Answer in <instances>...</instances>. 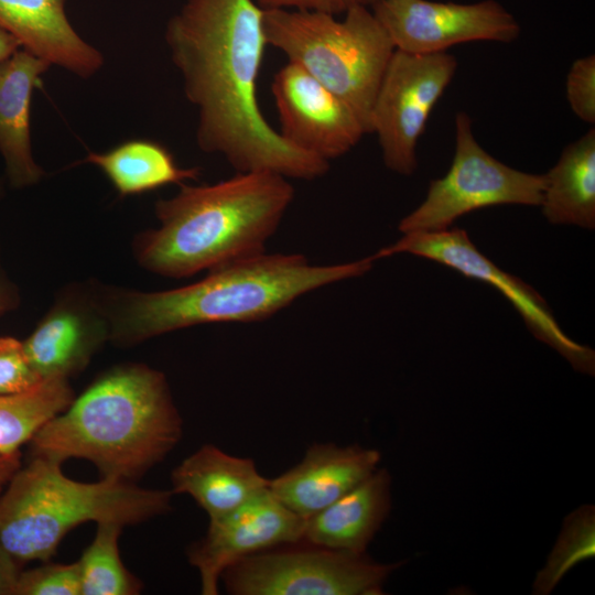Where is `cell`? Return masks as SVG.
I'll return each instance as SVG.
<instances>
[{"label":"cell","instance_id":"cell-1","mask_svg":"<svg viewBox=\"0 0 595 595\" xmlns=\"http://www.w3.org/2000/svg\"><path fill=\"white\" fill-rule=\"evenodd\" d=\"M255 0H187L165 30L184 94L197 110L196 142L236 172L268 171L313 181L329 162L304 152L272 128L258 104L267 44Z\"/></svg>","mask_w":595,"mask_h":595},{"label":"cell","instance_id":"cell-2","mask_svg":"<svg viewBox=\"0 0 595 595\" xmlns=\"http://www.w3.org/2000/svg\"><path fill=\"white\" fill-rule=\"evenodd\" d=\"M376 259L312 264L301 253H267L208 271L202 280L158 292L99 290L109 340L131 346L176 329L208 323L258 322L300 296L369 272Z\"/></svg>","mask_w":595,"mask_h":595},{"label":"cell","instance_id":"cell-3","mask_svg":"<svg viewBox=\"0 0 595 595\" xmlns=\"http://www.w3.org/2000/svg\"><path fill=\"white\" fill-rule=\"evenodd\" d=\"M183 434L165 376L142 364L98 377L30 440L31 456L93 463L102 478L136 483Z\"/></svg>","mask_w":595,"mask_h":595},{"label":"cell","instance_id":"cell-4","mask_svg":"<svg viewBox=\"0 0 595 595\" xmlns=\"http://www.w3.org/2000/svg\"><path fill=\"white\" fill-rule=\"evenodd\" d=\"M294 195L289 178L268 171L181 183L173 197L156 202L160 226L137 237V260L156 274L186 278L262 253Z\"/></svg>","mask_w":595,"mask_h":595},{"label":"cell","instance_id":"cell-5","mask_svg":"<svg viewBox=\"0 0 595 595\" xmlns=\"http://www.w3.org/2000/svg\"><path fill=\"white\" fill-rule=\"evenodd\" d=\"M172 495L126 480H73L64 475L62 463L31 456L0 494V543L20 563L47 562L77 526L138 524L169 512Z\"/></svg>","mask_w":595,"mask_h":595},{"label":"cell","instance_id":"cell-6","mask_svg":"<svg viewBox=\"0 0 595 595\" xmlns=\"http://www.w3.org/2000/svg\"><path fill=\"white\" fill-rule=\"evenodd\" d=\"M264 10V9H263ZM267 44L345 100L370 133L372 105L396 47L370 8L338 15L267 9Z\"/></svg>","mask_w":595,"mask_h":595},{"label":"cell","instance_id":"cell-7","mask_svg":"<svg viewBox=\"0 0 595 595\" xmlns=\"http://www.w3.org/2000/svg\"><path fill=\"white\" fill-rule=\"evenodd\" d=\"M300 542L236 561L221 575L226 591L234 595H379L388 576L403 563H377L366 552Z\"/></svg>","mask_w":595,"mask_h":595},{"label":"cell","instance_id":"cell-8","mask_svg":"<svg viewBox=\"0 0 595 595\" xmlns=\"http://www.w3.org/2000/svg\"><path fill=\"white\" fill-rule=\"evenodd\" d=\"M472 128L469 115L458 111L451 167L430 182L424 201L400 220L401 234L448 229L462 216L496 205L540 206L543 174L500 162L478 143Z\"/></svg>","mask_w":595,"mask_h":595},{"label":"cell","instance_id":"cell-9","mask_svg":"<svg viewBox=\"0 0 595 595\" xmlns=\"http://www.w3.org/2000/svg\"><path fill=\"white\" fill-rule=\"evenodd\" d=\"M457 69L454 55L410 54L396 50L370 115L385 165L400 175L418 167L416 147L429 117Z\"/></svg>","mask_w":595,"mask_h":595},{"label":"cell","instance_id":"cell-10","mask_svg":"<svg viewBox=\"0 0 595 595\" xmlns=\"http://www.w3.org/2000/svg\"><path fill=\"white\" fill-rule=\"evenodd\" d=\"M402 235L396 242L374 253L375 259L410 253L495 286L518 311L537 339L561 354L575 370L594 375V350L571 339L555 321L545 300L532 286L501 270L483 255L464 229L448 228Z\"/></svg>","mask_w":595,"mask_h":595},{"label":"cell","instance_id":"cell-11","mask_svg":"<svg viewBox=\"0 0 595 595\" xmlns=\"http://www.w3.org/2000/svg\"><path fill=\"white\" fill-rule=\"evenodd\" d=\"M370 9L396 50L410 54L445 53L478 41L511 43L521 32L517 19L496 0H378Z\"/></svg>","mask_w":595,"mask_h":595},{"label":"cell","instance_id":"cell-12","mask_svg":"<svg viewBox=\"0 0 595 595\" xmlns=\"http://www.w3.org/2000/svg\"><path fill=\"white\" fill-rule=\"evenodd\" d=\"M272 95L280 134L324 161L340 158L367 130L355 110L305 69L289 62L274 75Z\"/></svg>","mask_w":595,"mask_h":595},{"label":"cell","instance_id":"cell-13","mask_svg":"<svg viewBox=\"0 0 595 595\" xmlns=\"http://www.w3.org/2000/svg\"><path fill=\"white\" fill-rule=\"evenodd\" d=\"M304 523L269 487L230 512L209 519L205 536L187 551L199 575L201 593L217 595L224 571L241 558L302 541Z\"/></svg>","mask_w":595,"mask_h":595},{"label":"cell","instance_id":"cell-14","mask_svg":"<svg viewBox=\"0 0 595 595\" xmlns=\"http://www.w3.org/2000/svg\"><path fill=\"white\" fill-rule=\"evenodd\" d=\"M109 340V325L96 290H67L23 342L30 365L41 379L82 371Z\"/></svg>","mask_w":595,"mask_h":595},{"label":"cell","instance_id":"cell-15","mask_svg":"<svg viewBox=\"0 0 595 595\" xmlns=\"http://www.w3.org/2000/svg\"><path fill=\"white\" fill-rule=\"evenodd\" d=\"M381 459L375 448L314 443L299 464L270 479V491L304 520L344 496L370 474Z\"/></svg>","mask_w":595,"mask_h":595},{"label":"cell","instance_id":"cell-16","mask_svg":"<svg viewBox=\"0 0 595 595\" xmlns=\"http://www.w3.org/2000/svg\"><path fill=\"white\" fill-rule=\"evenodd\" d=\"M66 0H0V26L33 55L88 78L102 54L84 41L65 13Z\"/></svg>","mask_w":595,"mask_h":595},{"label":"cell","instance_id":"cell-17","mask_svg":"<svg viewBox=\"0 0 595 595\" xmlns=\"http://www.w3.org/2000/svg\"><path fill=\"white\" fill-rule=\"evenodd\" d=\"M50 66L22 47L0 63V153L15 188L34 185L44 176L32 154L30 116L33 90Z\"/></svg>","mask_w":595,"mask_h":595},{"label":"cell","instance_id":"cell-18","mask_svg":"<svg viewBox=\"0 0 595 595\" xmlns=\"http://www.w3.org/2000/svg\"><path fill=\"white\" fill-rule=\"evenodd\" d=\"M249 457L205 444L171 473L173 494L191 496L209 519L219 518L269 487Z\"/></svg>","mask_w":595,"mask_h":595},{"label":"cell","instance_id":"cell-19","mask_svg":"<svg viewBox=\"0 0 595 595\" xmlns=\"http://www.w3.org/2000/svg\"><path fill=\"white\" fill-rule=\"evenodd\" d=\"M391 477L376 469L336 501L307 518L302 541L354 553H365L389 515Z\"/></svg>","mask_w":595,"mask_h":595},{"label":"cell","instance_id":"cell-20","mask_svg":"<svg viewBox=\"0 0 595 595\" xmlns=\"http://www.w3.org/2000/svg\"><path fill=\"white\" fill-rule=\"evenodd\" d=\"M540 207L553 225L595 227V129L567 144L543 174Z\"/></svg>","mask_w":595,"mask_h":595},{"label":"cell","instance_id":"cell-21","mask_svg":"<svg viewBox=\"0 0 595 595\" xmlns=\"http://www.w3.org/2000/svg\"><path fill=\"white\" fill-rule=\"evenodd\" d=\"M83 162L98 166L121 196L181 184L201 175L199 167L180 166L163 144L147 139L128 140L101 153L89 152Z\"/></svg>","mask_w":595,"mask_h":595},{"label":"cell","instance_id":"cell-22","mask_svg":"<svg viewBox=\"0 0 595 595\" xmlns=\"http://www.w3.org/2000/svg\"><path fill=\"white\" fill-rule=\"evenodd\" d=\"M74 399L68 379L51 378L32 390L0 396V453L21 452L35 432Z\"/></svg>","mask_w":595,"mask_h":595},{"label":"cell","instance_id":"cell-23","mask_svg":"<svg viewBox=\"0 0 595 595\" xmlns=\"http://www.w3.org/2000/svg\"><path fill=\"white\" fill-rule=\"evenodd\" d=\"M125 527L113 521L97 523L91 543L78 560L80 595H136L142 582L125 566L119 552V537Z\"/></svg>","mask_w":595,"mask_h":595},{"label":"cell","instance_id":"cell-24","mask_svg":"<svg viewBox=\"0 0 595 595\" xmlns=\"http://www.w3.org/2000/svg\"><path fill=\"white\" fill-rule=\"evenodd\" d=\"M594 507L585 505L570 513L545 566L537 574L533 593L549 594L576 563L595 554Z\"/></svg>","mask_w":595,"mask_h":595},{"label":"cell","instance_id":"cell-25","mask_svg":"<svg viewBox=\"0 0 595 595\" xmlns=\"http://www.w3.org/2000/svg\"><path fill=\"white\" fill-rule=\"evenodd\" d=\"M78 561L69 564L44 563L21 571L14 595H80Z\"/></svg>","mask_w":595,"mask_h":595},{"label":"cell","instance_id":"cell-26","mask_svg":"<svg viewBox=\"0 0 595 595\" xmlns=\"http://www.w3.org/2000/svg\"><path fill=\"white\" fill-rule=\"evenodd\" d=\"M42 381L29 363L23 342L0 337V396L32 390Z\"/></svg>","mask_w":595,"mask_h":595},{"label":"cell","instance_id":"cell-27","mask_svg":"<svg viewBox=\"0 0 595 595\" xmlns=\"http://www.w3.org/2000/svg\"><path fill=\"white\" fill-rule=\"evenodd\" d=\"M565 95L573 113L582 121L595 122V56L580 57L571 65Z\"/></svg>","mask_w":595,"mask_h":595},{"label":"cell","instance_id":"cell-28","mask_svg":"<svg viewBox=\"0 0 595 595\" xmlns=\"http://www.w3.org/2000/svg\"><path fill=\"white\" fill-rule=\"evenodd\" d=\"M262 9L303 10L343 15L356 7L371 8L378 0H255Z\"/></svg>","mask_w":595,"mask_h":595},{"label":"cell","instance_id":"cell-29","mask_svg":"<svg viewBox=\"0 0 595 595\" xmlns=\"http://www.w3.org/2000/svg\"><path fill=\"white\" fill-rule=\"evenodd\" d=\"M18 562L0 543V595H14L20 574Z\"/></svg>","mask_w":595,"mask_h":595},{"label":"cell","instance_id":"cell-30","mask_svg":"<svg viewBox=\"0 0 595 595\" xmlns=\"http://www.w3.org/2000/svg\"><path fill=\"white\" fill-rule=\"evenodd\" d=\"M19 304V293L14 284L8 279L0 264V315L13 310Z\"/></svg>","mask_w":595,"mask_h":595},{"label":"cell","instance_id":"cell-31","mask_svg":"<svg viewBox=\"0 0 595 595\" xmlns=\"http://www.w3.org/2000/svg\"><path fill=\"white\" fill-rule=\"evenodd\" d=\"M20 466L21 452L12 454L0 453V494Z\"/></svg>","mask_w":595,"mask_h":595},{"label":"cell","instance_id":"cell-32","mask_svg":"<svg viewBox=\"0 0 595 595\" xmlns=\"http://www.w3.org/2000/svg\"><path fill=\"white\" fill-rule=\"evenodd\" d=\"M21 45L6 30L0 26V63L12 55Z\"/></svg>","mask_w":595,"mask_h":595},{"label":"cell","instance_id":"cell-33","mask_svg":"<svg viewBox=\"0 0 595 595\" xmlns=\"http://www.w3.org/2000/svg\"><path fill=\"white\" fill-rule=\"evenodd\" d=\"M2 192H3V186H2V183L0 181V196L2 195Z\"/></svg>","mask_w":595,"mask_h":595}]
</instances>
